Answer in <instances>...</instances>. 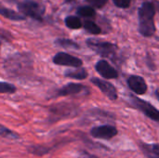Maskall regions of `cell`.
<instances>
[{
	"label": "cell",
	"mask_w": 159,
	"mask_h": 158,
	"mask_svg": "<svg viewBox=\"0 0 159 158\" xmlns=\"http://www.w3.org/2000/svg\"><path fill=\"white\" fill-rule=\"evenodd\" d=\"M131 98V101L133 102V104L139 109L141 110L145 115H147L149 118H151L152 120H155V121H158L159 122V111L155 108L151 103L143 101V100H141L137 97H134V96H130Z\"/></svg>",
	"instance_id": "8"
},
{
	"label": "cell",
	"mask_w": 159,
	"mask_h": 158,
	"mask_svg": "<svg viewBox=\"0 0 159 158\" xmlns=\"http://www.w3.org/2000/svg\"><path fill=\"white\" fill-rule=\"evenodd\" d=\"M83 26H84V28H85L86 31H88L89 33H90V34H101V32H102L101 27H99L94 21L89 20H85Z\"/></svg>",
	"instance_id": "20"
},
{
	"label": "cell",
	"mask_w": 159,
	"mask_h": 158,
	"mask_svg": "<svg viewBox=\"0 0 159 158\" xmlns=\"http://www.w3.org/2000/svg\"><path fill=\"white\" fill-rule=\"evenodd\" d=\"M78 158H98L96 156H93L91 154H89V152L87 151H80L79 152V156H78Z\"/></svg>",
	"instance_id": "25"
},
{
	"label": "cell",
	"mask_w": 159,
	"mask_h": 158,
	"mask_svg": "<svg viewBox=\"0 0 159 158\" xmlns=\"http://www.w3.org/2000/svg\"><path fill=\"white\" fill-rule=\"evenodd\" d=\"M157 98H158L159 100V88L157 90Z\"/></svg>",
	"instance_id": "26"
},
{
	"label": "cell",
	"mask_w": 159,
	"mask_h": 158,
	"mask_svg": "<svg viewBox=\"0 0 159 158\" xmlns=\"http://www.w3.org/2000/svg\"><path fill=\"white\" fill-rule=\"evenodd\" d=\"M128 84L130 89L138 95L144 94L147 91V85L144 79L139 75H131L128 79Z\"/></svg>",
	"instance_id": "12"
},
{
	"label": "cell",
	"mask_w": 159,
	"mask_h": 158,
	"mask_svg": "<svg viewBox=\"0 0 159 158\" xmlns=\"http://www.w3.org/2000/svg\"><path fill=\"white\" fill-rule=\"evenodd\" d=\"M96 71L98 72L99 74H101L102 77L107 78V79H114L118 76L117 71L106 61L102 60L99 61L96 65H95Z\"/></svg>",
	"instance_id": "11"
},
{
	"label": "cell",
	"mask_w": 159,
	"mask_h": 158,
	"mask_svg": "<svg viewBox=\"0 0 159 158\" xmlns=\"http://www.w3.org/2000/svg\"><path fill=\"white\" fill-rule=\"evenodd\" d=\"M87 2L89 3L94 7L101 8V7H104L107 4L108 0H87Z\"/></svg>",
	"instance_id": "23"
},
{
	"label": "cell",
	"mask_w": 159,
	"mask_h": 158,
	"mask_svg": "<svg viewBox=\"0 0 159 158\" xmlns=\"http://www.w3.org/2000/svg\"><path fill=\"white\" fill-rule=\"evenodd\" d=\"M130 1L131 0H113L114 4L121 8H127L130 6Z\"/></svg>",
	"instance_id": "24"
},
{
	"label": "cell",
	"mask_w": 159,
	"mask_h": 158,
	"mask_svg": "<svg viewBox=\"0 0 159 158\" xmlns=\"http://www.w3.org/2000/svg\"><path fill=\"white\" fill-rule=\"evenodd\" d=\"M0 138H5V139H9V140H17L20 138V136L9 129L8 128L3 126L0 124Z\"/></svg>",
	"instance_id": "19"
},
{
	"label": "cell",
	"mask_w": 159,
	"mask_h": 158,
	"mask_svg": "<svg viewBox=\"0 0 159 158\" xmlns=\"http://www.w3.org/2000/svg\"><path fill=\"white\" fill-rule=\"evenodd\" d=\"M77 14L81 17H84V18H90V17L95 16V10L91 7L84 6V7H78Z\"/></svg>",
	"instance_id": "21"
},
{
	"label": "cell",
	"mask_w": 159,
	"mask_h": 158,
	"mask_svg": "<svg viewBox=\"0 0 159 158\" xmlns=\"http://www.w3.org/2000/svg\"><path fill=\"white\" fill-rule=\"evenodd\" d=\"M65 25L69 28V29H74V30H77L80 29L82 27V21L80 20L79 18L75 17V16H68L65 18L64 20Z\"/></svg>",
	"instance_id": "18"
},
{
	"label": "cell",
	"mask_w": 159,
	"mask_h": 158,
	"mask_svg": "<svg viewBox=\"0 0 159 158\" xmlns=\"http://www.w3.org/2000/svg\"><path fill=\"white\" fill-rule=\"evenodd\" d=\"M79 108L71 102H60L52 104L48 109V122L54 124L58 121L73 118L78 115Z\"/></svg>",
	"instance_id": "3"
},
{
	"label": "cell",
	"mask_w": 159,
	"mask_h": 158,
	"mask_svg": "<svg viewBox=\"0 0 159 158\" xmlns=\"http://www.w3.org/2000/svg\"><path fill=\"white\" fill-rule=\"evenodd\" d=\"M52 150L51 147H47L44 145H32L28 147V152L32 155L43 156L47 154H48Z\"/></svg>",
	"instance_id": "16"
},
{
	"label": "cell",
	"mask_w": 159,
	"mask_h": 158,
	"mask_svg": "<svg viewBox=\"0 0 159 158\" xmlns=\"http://www.w3.org/2000/svg\"><path fill=\"white\" fill-rule=\"evenodd\" d=\"M87 45L96 53L104 58L112 59L116 52V46L109 42H103L94 38H89L87 40Z\"/></svg>",
	"instance_id": "6"
},
{
	"label": "cell",
	"mask_w": 159,
	"mask_h": 158,
	"mask_svg": "<svg viewBox=\"0 0 159 158\" xmlns=\"http://www.w3.org/2000/svg\"><path fill=\"white\" fill-rule=\"evenodd\" d=\"M53 63L61 66H67V67H72V68H79L83 65V61L73 55H70L65 52H59L57 53L53 59H52Z\"/></svg>",
	"instance_id": "7"
},
{
	"label": "cell",
	"mask_w": 159,
	"mask_h": 158,
	"mask_svg": "<svg viewBox=\"0 0 159 158\" xmlns=\"http://www.w3.org/2000/svg\"><path fill=\"white\" fill-rule=\"evenodd\" d=\"M90 134L93 138L102 140H110L117 134V129L109 125L95 127L90 130Z\"/></svg>",
	"instance_id": "10"
},
{
	"label": "cell",
	"mask_w": 159,
	"mask_h": 158,
	"mask_svg": "<svg viewBox=\"0 0 159 158\" xmlns=\"http://www.w3.org/2000/svg\"><path fill=\"white\" fill-rule=\"evenodd\" d=\"M64 75L68 78L75 79V80H83L88 77V72L84 68H74L67 70L64 73Z\"/></svg>",
	"instance_id": "13"
},
{
	"label": "cell",
	"mask_w": 159,
	"mask_h": 158,
	"mask_svg": "<svg viewBox=\"0 0 159 158\" xmlns=\"http://www.w3.org/2000/svg\"><path fill=\"white\" fill-rule=\"evenodd\" d=\"M0 48H1V42H0Z\"/></svg>",
	"instance_id": "27"
},
{
	"label": "cell",
	"mask_w": 159,
	"mask_h": 158,
	"mask_svg": "<svg viewBox=\"0 0 159 158\" xmlns=\"http://www.w3.org/2000/svg\"><path fill=\"white\" fill-rule=\"evenodd\" d=\"M0 15H2L3 17L11 20H23L25 19V17L12 9L7 8V7H0Z\"/></svg>",
	"instance_id": "15"
},
{
	"label": "cell",
	"mask_w": 159,
	"mask_h": 158,
	"mask_svg": "<svg viewBox=\"0 0 159 158\" xmlns=\"http://www.w3.org/2000/svg\"><path fill=\"white\" fill-rule=\"evenodd\" d=\"M89 94V89L88 87L77 84V83H69L62 88L55 91V97H84Z\"/></svg>",
	"instance_id": "5"
},
{
	"label": "cell",
	"mask_w": 159,
	"mask_h": 158,
	"mask_svg": "<svg viewBox=\"0 0 159 158\" xmlns=\"http://www.w3.org/2000/svg\"><path fill=\"white\" fill-rule=\"evenodd\" d=\"M18 8L25 16H28L35 20H38V21L43 20L45 7L35 1L23 0L22 2H20L18 5Z\"/></svg>",
	"instance_id": "4"
},
{
	"label": "cell",
	"mask_w": 159,
	"mask_h": 158,
	"mask_svg": "<svg viewBox=\"0 0 159 158\" xmlns=\"http://www.w3.org/2000/svg\"><path fill=\"white\" fill-rule=\"evenodd\" d=\"M156 9L152 3L145 2L139 8V32L146 37L152 36L156 32L155 17Z\"/></svg>",
	"instance_id": "2"
},
{
	"label": "cell",
	"mask_w": 159,
	"mask_h": 158,
	"mask_svg": "<svg viewBox=\"0 0 159 158\" xmlns=\"http://www.w3.org/2000/svg\"><path fill=\"white\" fill-rule=\"evenodd\" d=\"M55 44L63 48H68V49H78L79 45L75 43V41L71 39H66V38H58L55 40Z\"/></svg>",
	"instance_id": "17"
},
{
	"label": "cell",
	"mask_w": 159,
	"mask_h": 158,
	"mask_svg": "<svg viewBox=\"0 0 159 158\" xmlns=\"http://www.w3.org/2000/svg\"><path fill=\"white\" fill-rule=\"evenodd\" d=\"M16 92V87L10 83L0 82V93L3 94H12Z\"/></svg>",
	"instance_id": "22"
},
{
	"label": "cell",
	"mask_w": 159,
	"mask_h": 158,
	"mask_svg": "<svg viewBox=\"0 0 159 158\" xmlns=\"http://www.w3.org/2000/svg\"><path fill=\"white\" fill-rule=\"evenodd\" d=\"M4 70L11 78L29 77L34 70V59L30 53L20 52L7 57L4 61Z\"/></svg>",
	"instance_id": "1"
},
{
	"label": "cell",
	"mask_w": 159,
	"mask_h": 158,
	"mask_svg": "<svg viewBox=\"0 0 159 158\" xmlns=\"http://www.w3.org/2000/svg\"><path fill=\"white\" fill-rule=\"evenodd\" d=\"M141 147L148 158H159V144H142Z\"/></svg>",
	"instance_id": "14"
},
{
	"label": "cell",
	"mask_w": 159,
	"mask_h": 158,
	"mask_svg": "<svg viewBox=\"0 0 159 158\" xmlns=\"http://www.w3.org/2000/svg\"><path fill=\"white\" fill-rule=\"evenodd\" d=\"M91 83H93V85H95L98 88H100V90L105 96H107L110 100L116 101L117 99L116 88L111 83H109L105 80L100 79V78H96V77L91 78Z\"/></svg>",
	"instance_id": "9"
}]
</instances>
